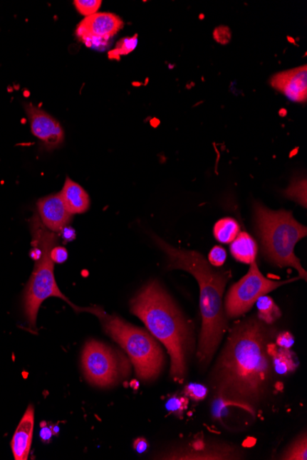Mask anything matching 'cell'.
Here are the masks:
<instances>
[{
	"mask_svg": "<svg viewBox=\"0 0 307 460\" xmlns=\"http://www.w3.org/2000/svg\"><path fill=\"white\" fill-rule=\"evenodd\" d=\"M276 335L258 316L234 325L211 375L215 397L255 414L274 385L270 345Z\"/></svg>",
	"mask_w": 307,
	"mask_h": 460,
	"instance_id": "cell-1",
	"label": "cell"
},
{
	"mask_svg": "<svg viewBox=\"0 0 307 460\" xmlns=\"http://www.w3.org/2000/svg\"><path fill=\"white\" fill-rule=\"evenodd\" d=\"M154 241L166 253L167 268L189 272L200 287L202 325L196 356L199 364L207 367L227 331L223 296L230 272L215 271L200 253L175 249L157 236H154Z\"/></svg>",
	"mask_w": 307,
	"mask_h": 460,
	"instance_id": "cell-2",
	"label": "cell"
},
{
	"mask_svg": "<svg viewBox=\"0 0 307 460\" xmlns=\"http://www.w3.org/2000/svg\"><path fill=\"white\" fill-rule=\"evenodd\" d=\"M130 310L167 348L174 382H184L187 360L194 348V334L172 297L160 282L150 281L130 301Z\"/></svg>",
	"mask_w": 307,
	"mask_h": 460,
	"instance_id": "cell-3",
	"label": "cell"
},
{
	"mask_svg": "<svg viewBox=\"0 0 307 460\" xmlns=\"http://www.w3.org/2000/svg\"><path fill=\"white\" fill-rule=\"evenodd\" d=\"M254 211L266 258L281 268L291 266L296 269L299 278L306 281V271L294 253L297 242L306 236L305 225L299 224L292 212L284 209L271 211L261 203H255Z\"/></svg>",
	"mask_w": 307,
	"mask_h": 460,
	"instance_id": "cell-4",
	"label": "cell"
},
{
	"mask_svg": "<svg viewBox=\"0 0 307 460\" xmlns=\"http://www.w3.org/2000/svg\"><path fill=\"white\" fill-rule=\"evenodd\" d=\"M91 313L100 319L106 334L126 352L139 379L145 382L157 379L163 369L165 356L154 336L119 316L110 315L103 308H93Z\"/></svg>",
	"mask_w": 307,
	"mask_h": 460,
	"instance_id": "cell-5",
	"label": "cell"
},
{
	"mask_svg": "<svg viewBox=\"0 0 307 460\" xmlns=\"http://www.w3.org/2000/svg\"><path fill=\"white\" fill-rule=\"evenodd\" d=\"M33 243L41 247L42 253L40 258L36 260V268L30 278L29 283L25 291L24 297V315L26 317L30 328L36 331V321L38 312L44 300L50 297L60 298L69 305L74 308L78 312L87 310L91 313L93 308H78L69 301L68 298L60 291L56 284L55 274H53V260L50 258V252L53 247L58 244V236L53 231L44 226L40 217H33L31 224Z\"/></svg>",
	"mask_w": 307,
	"mask_h": 460,
	"instance_id": "cell-6",
	"label": "cell"
},
{
	"mask_svg": "<svg viewBox=\"0 0 307 460\" xmlns=\"http://www.w3.org/2000/svg\"><path fill=\"white\" fill-rule=\"evenodd\" d=\"M82 367L87 380L100 388H109L130 373L128 358L99 341H88L82 352Z\"/></svg>",
	"mask_w": 307,
	"mask_h": 460,
	"instance_id": "cell-7",
	"label": "cell"
},
{
	"mask_svg": "<svg viewBox=\"0 0 307 460\" xmlns=\"http://www.w3.org/2000/svg\"><path fill=\"white\" fill-rule=\"evenodd\" d=\"M300 278L290 281H275L266 278L259 271L257 263L252 262L246 275L230 288L224 301V313L227 318H236L248 313L259 298L271 293L277 288Z\"/></svg>",
	"mask_w": 307,
	"mask_h": 460,
	"instance_id": "cell-8",
	"label": "cell"
},
{
	"mask_svg": "<svg viewBox=\"0 0 307 460\" xmlns=\"http://www.w3.org/2000/svg\"><path fill=\"white\" fill-rule=\"evenodd\" d=\"M123 27L118 16L110 12H97L79 22L76 35L88 47H104Z\"/></svg>",
	"mask_w": 307,
	"mask_h": 460,
	"instance_id": "cell-9",
	"label": "cell"
},
{
	"mask_svg": "<svg viewBox=\"0 0 307 460\" xmlns=\"http://www.w3.org/2000/svg\"><path fill=\"white\" fill-rule=\"evenodd\" d=\"M31 132L43 142L47 150H53L64 142L65 132L53 117L33 104L25 105Z\"/></svg>",
	"mask_w": 307,
	"mask_h": 460,
	"instance_id": "cell-10",
	"label": "cell"
},
{
	"mask_svg": "<svg viewBox=\"0 0 307 460\" xmlns=\"http://www.w3.org/2000/svg\"><path fill=\"white\" fill-rule=\"evenodd\" d=\"M164 459H241L242 453L235 446L207 444L196 439L184 446L161 456Z\"/></svg>",
	"mask_w": 307,
	"mask_h": 460,
	"instance_id": "cell-11",
	"label": "cell"
},
{
	"mask_svg": "<svg viewBox=\"0 0 307 460\" xmlns=\"http://www.w3.org/2000/svg\"><path fill=\"white\" fill-rule=\"evenodd\" d=\"M271 87L286 95L294 103H306L307 100V66L287 70L274 75Z\"/></svg>",
	"mask_w": 307,
	"mask_h": 460,
	"instance_id": "cell-12",
	"label": "cell"
},
{
	"mask_svg": "<svg viewBox=\"0 0 307 460\" xmlns=\"http://www.w3.org/2000/svg\"><path fill=\"white\" fill-rule=\"evenodd\" d=\"M39 217L47 229L59 233L71 223L73 215L58 194L49 195L37 202Z\"/></svg>",
	"mask_w": 307,
	"mask_h": 460,
	"instance_id": "cell-13",
	"label": "cell"
},
{
	"mask_svg": "<svg viewBox=\"0 0 307 460\" xmlns=\"http://www.w3.org/2000/svg\"><path fill=\"white\" fill-rule=\"evenodd\" d=\"M34 428V408L30 405L22 417L11 440V449L16 460L29 458Z\"/></svg>",
	"mask_w": 307,
	"mask_h": 460,
	"instance_id": "cell-14",
	"label": "cell"
},
{
	"mask_svg": "<svg viewBox=\"0 0 307 460\" xmlns=\"http://www.w3.org/2000/svg\"><path fill=\"white\" fill-rule=\"evenodd\" d=\"M59 195L72 215L84 214L90 208V196L86 190L69 177H66L64 187Z\"/></svg>",
	"mask_w": 307,
	"mask_h": 460,
	"instance_id": "cell-15",
	"label": "cell"
},
{
	"mask_svg": "<svg viewBox=\"0 0 307 460\" xmlns=\"http://www.w3.org/2000/svg\"><path fill=\"white\" fill-rule=\"evenodd\" d=\"M230 251L237 261L251 264L257 256V243L251 236L243 231L237 234L235 240L231 243Z\"/></svg>",
	"mask_w": 307,
	"mask_h": 460,
	"instance_id": "cell-16",
	"label": "cell"
},
{
	"mask_svg": "<svg viewBox=\"0 0 307 460\" xmlns=\"http://www.w3.org/2000/svg\"><path fill=\"white\" fill-rule=\"evenodd\" d=\"M270 353L275 374L286 376L296 371L298 361L290 349L277 347L275 341L270 345Z\"/></svg>",
	"mask_w": 307,
	"mask_h": 460,
	"instance_id": "cell-17",
	"label": "cell"
},
{
	"mask_svg": "<svg viewBox=\"0 0 307 460\" xmlns=\"http://www.w3.org/2000/svg\"><path fill=\"white\" fill-rule=\"evenodd\" d=\"M239 233V224L233 218L221 219L214 227L215 239L222 244L232 243Z\"/></svg>",
	"mask_w": 307,
	"mask_h": 460,
	"instance_id": "cell-18",
	"label": "cell"
},
{
	"mask_svg": "<svg viewBox=\"0 0 307 460\" xmlns=\"http://www.w3.org/2000/svg\"><path fill=\"white\" fill-rule=\"evenodd\" d=\"M255 304H257L259 310L258 318L267 325H271L281 316L280 308L271 297L264 295Z\"/></svg>",
	"mask_w": 307,
	"mask_h": 460,
	"instance_id": "cell-19",
	"label": "cell"
},
{
	"mask_svg": "<svg viewBox=\"0 0 307 460\" xmlns=\"http://www.w3.org/2000/svg\"><path fill=\"white\" fill-rule=\"evenodd\" d=\"M138 44V36L135 35L134 37H126L123 38L116 43L115 49L110 51L109 52V59L110 60H119L121 59V56H128L130 53H132V51H135L136 46Z\"/></svg>",
	"mask_w": 307,
	"mask_h": 460,
	"instance_id": "cell-20",
	"label": "cell"
},
{
	"mask_svg": "<svg viewBox=\"0 0 307 460\" xmlns=\"http://www.w3.org/2000/svg\"><path fill=\"white\" fill-rule=\"evenodd\" d=\"M281 459H307V444H306V434L303 433L294 441V443L289 446L287 451L281 456Z\"/></svg>",
	"mask_w": 307,
	"mask_h": 460,
	"instance_id": "cell-21",
	"label": "cell"
},
{
	"mask_svg": "<svg viewBox=\"0 0 307 460\" xmlns=\"http://www.w3.org/2000/svg\"><path fill=\"white\" fill-rule=\"evenodd\" d=\"M288 198L293 199L306 208V180H293L289 188L284 192Z\"/></svg>",
	"mask_w": 307,
	"mask_h": 460,
	"instance_id": "cell-22",
	"label": "cell"
},
{
	"mask_svg": "<svg viewBox=\"0 0 307 460\" xmlns=\"http://www.w3.org/2000/svg\"><path fill=\"white\" fill-rule=\"evenodd\" d=\"M73 3H74L78 14L85 16V17L96 14L103 4V1L100 0H75Z\"/></svg>",
	"mask_w": 307,
	"mask_h": 460,
	"instance_id": "cell-23",
	"label": "cell"
},
{
	"mask_svg": "<svg viewBox=\"0 0 307 460\" xmlns=\"http://www.w3.org/2000/svg\"><path fill=\"white\" fill-rule=\"evenodd\" d=\"M184 395L193 401H204L208 395V389L201 383H189L184 388Z\"/></svg>",
	"mask_w": 307,
	"mask_h": 460,
	"instance_id": "cell-24",
	"label": "cell"
},
{
	"mask_svg": "<svg viewBox=\"0 0 307 460\" xmlns=\"http://www.w3.org/2000/svg\"><path fill=\"white\" fill-rule=\"evenodd\" d=\"M188 398L184 396H172L166 402V409L170 414L182 415L188 406Z\"/></svg>",
	"mask_w": 307,
	"mask_h": 460,
	"instance_id": "cell-25",
	"label": "cell"
},
{
	"mask_svg": "<svg viewBox=\"0 0 307 460\" xmlns=\"http://www.w3.org/2000/svg\"><path fill=\"white\" fill-rule=\"evenodd\" d=\"M227 260V251L220 246L212 249L209 253L208 262L214 268H220L224 264Z\"/></svg>",
	"mask_w": 307,
	"mask_h": 460,
	"instance_id": "cell-26",
	"label": "cell"
},
{
	"mask_svg": "<svg viewBox=\"0 0 307 460\" xmlns=\"http://www.w3.org/2000/svg\"><path fill=\"white\" fill-rule=\"evenodd\" d=\"M275 344L279 347L290 349L294 344V338L289 332L279 333L275 338Z\"/></svg>",
	"mask_w": 307,
	"mask_h": 460,
	"instance_id": "cell-27",
	"label": "cell"
},
{
	"mask_svg": "<svg viewBox=\"0 0 307 460\" xmlns=\"http://www.w3.org/2000/svg\"><path fill=\"white\" fill-rule=\"evenodd\" d=\"M50 258L53 260V263L62 264L68 260V250L64 246H59L58 244L53 246L50 252Z\"/></svg>",
	"mask_w": 307,
	"mask_h": 460,
	"instance_id": "cell-28",
	"label": "cell"
},
{
	"mask_svg": "<svg viewBox=\"0 0 307 460\" xmlns=\"http://www.w3.org/2000/svg\"><path fill=\"white\" fill-rule=\"evenodd\" d=\"M224 27H219L214 31L215 39L220 43H227L230 39V33L229 28L224 31Z\"/></svg>",
	"mask_w": 307,
	"mask_h": 460,
	"instance_id": "cell-29",
	"label": "cell"
},
{
	"mask_svg": "<svg viewBox=\"0 0 307 460\" xmlns=\"http://www.w3.org/2000/svg\"><path fill=\"white\" fill-rule=\"evenodd\" d=\"M53 436V432L52 430V427H46V424H44L43 427V424H42V428H41L40 431L41 440H42L43 443H49L51 439H52Z\"/></svg>",
	"mask_w": 307,
	"mask_h": 460,
	"instance_id": "cell-30",
	"label": "cell"
},
{
	"mask_svg": "<svg viewBox=\"0 0 307 460\" xmlns=\"http://www.w3.org/2000/svg\"><path fill=\"white\" fill-rule=\"evenodd\" d=\"M148 446H150V445H148L147 441L145 439H142V437L136 439L134 442V449L135 451L139 454H143L147 451Z\"/></svg>",
	"mask_w": 307,
	"mask_h": 460,
	"instance_id": "cell-31",
	"label": "cell"
},
{
	"mask_svg": "<svg viewBox=\"0 0 307 460\" xmlns=\"http://www.w3.org/2000/svg\"><path fill=\"white\" fill-rule=\"evenodd\" d=\"M60 233H61V236L63 239L66 241V242H71V241H73L75 239V237H76L75 230L73 229V228L71 227L66 226L64 229L60 231Z\"/></svg>",
	"mask_w": 307,
	"mask_h": 460,
	"instance_id": "cell-32",
	"label": "cell"
}]
</instances>
